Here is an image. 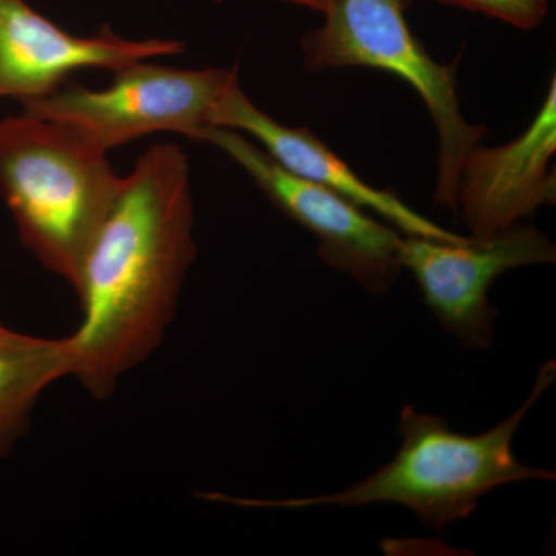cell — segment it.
<instances>
[{
    "instance_id": "obj_1",
    "label": "cell",
    "mask_w": 556,
    "mask_h": 556,
    "mask_svg": "<svg viewBox=\"0 0 556 556\" xmlns=\"http://www.w3.org/2000/svg\"><path fill=\"white\" fill-rule=\"evenodd\" d=\"M185 150L156 144L121 178L75 289L83 320L72 338V378L98 401L159 350L197 257Z\"/></svg>"
},
{
    "instance_id": "obj_6",
    "label": "cell",
    "mask_w": 556,
    "mask_h": 556,
    "mask_svg": "<svg viewBox=\"0 0 556 556\" xmlns=\"http://www.w3.org/2000/svg\"><path fill=\"white\" fill-rule=\"evenodd\" d=\"M197 141L222 149L289 218L313 232L327 265L353 277L372 294L393 287L402 270V239L396 230L376 222L334 190L283 169L239 130L208 126Z\"/></svg>"
},
{
    "instance_id": "obj_8",
    "label": "cell",
    "mask_w": 556,
    "mask_h": 556,
    "mask_svg": "<svg viewBox=\"0 0 556 556\" xmlns=\"http://www.w3.org/2000/svg\"><path fill=\"white\" fill-rule=\"evenodd\" d=\"M170 39H124L104 28L78 38L43 17L25 0H0V98L24 102L53 93L80 68L112 72L139 61L182 53Z\"/></svg>"
},
{
    "instance_id": "obj_4",
    "label": "cell",
    "mask_w": 556,
    "mask_h": 556,
    "mask_svg": "<svg viewBox=\"0 0 556 556\" xmlns=\"http://www.w3.org/2000/svg\"><path fill=\"white\" fill-rule=\"evenodd\" d=\"M413 0H325V22L302 40L311 70L369 67L404 79L426 102L439 135L434 201L457 212L459 174L485 127L467 123L456 93V65L438 64L409 28Z\"/></svg>"
},
{
    "instance_id": "obj_2",
    "label": "cell",
    "mask_w": 556,
    "mask_h": 556,
    "mask_svg": "<svg viewBox=\"0 0 556 556\" xmlns=\"http://www.w3.org/2000/svg\"><path fill=\"white\" fill-rule=\"evenodd\" d=\"M555 362L543 365L529 397L500 426L481 434L452 430L441 417L405 405L401 413L402 445L396 456L375 475L343 492L300 500L254 501L212 495L244 507H356L391 503L409 508L420 525L441 530L466 519L479 500L497 486L532 479H555L554 471L525 466L511 442L538 399L554 383Z\"/></svg>"
},
{
    "instance_id": "obj_5",
    "label": "cell",
    "mask_w": 556,
    "mask_h": 556,
    "mask_svg": "<svg viewBox=\"0 0 556 556\" xmlns=\"http://www.w3.org/2000/svg\"><path fill=\"white\" fill-rule=\"evenodd\" d=\"M239 83L232 68L181 70L135 62L116 72L104 90L73 86L24 102V113L56 121L108 153L135 139L174 131L193 141L211 126L212 113Z\"/></svg>"
},
{
    "instance_id": "obj_9",
    "label": "cell",
    "mask_w": 556,
    "mask_h": 556,
    "mask_svg": "<svg viewBox=\"0 0 556 556\" xmlns=\"http://www.w3.org/2000/svg\"><path fill=\"white\" fill-rule=\"evenodd\" d=\"M556 80L525 134L501 148L475 146L459 174L457 208L473 237H489L554 204L556 179Z\"/></svg>"
},
{
    "instance_id": "obj_14",
    "label": "cell",
    "mask_w": 556,
    "mask_h": 556,
    "mask_svg": "<svg viewBox=\"0 0 556 556\" xmlns=\"http://www.w3.org/2000/svg\"><path fill=\"white\" fill-rule=\"evenodd\" d=\"M2 327H3V325H0V328H2Z\"/></svg>"
},
{
    "instance_id": "obj_11",
    "label": "cell",
    "mask_w": 556,
    "mask_h": 556,
    "mask_svg": "<svg viewBox=\"0 0 556 556\" xmlns=\"http://www.w3.org/2000/svg\"><path fill=\"white\" fill-rule=\"evenodd\" d=\"M73 364L70 336L46 339L0 328V463L27 434L43 391L70 378Z\"/></svg>"
},
{
    "instance_id": "obj_13",
    "label": "cell",
    "mask_w": 556,
    "mask_h": 556,
    "mask_svg": "<svg viewBox=\"0 0 556 556\" xmlns=\"http://www.w3.org/2000/svg\"><path fill=\"white\" fill-rule=\"evenodd\" d=\"M288 2L298 3V5L308 7V9L324 10L325 0H288Z\"/></svg>"
},
{
    "instance_id": "obj_7",
    "label": "cell",
    "mask_w": 556,
    "mask_h": 556,
    "mask_svg": "<svg viewBox=\"0 0 556 556\" xmlns=\"http://www.w3.org/2000/svg\"><path fill=\"white\" fill-rule=\"evenodd\" d=\"M399 260L415 276L439 324L468 350H485L497 316L489 302L493 281L506 270L555 263L556 249L540 230L515 225L466 244L407 237Z\"/></svg>"
},
{
    "instance_id": "obj_3",
    "label": "cell",
    "mask_w": 556,
    "mask_h": 556,
    "mask_svg": "<svg viewBox=\"0 0 556 556\" xmlns=\"http://www.w3.org/2000/svg\"><path fill=\"white\" fill-rule=\"evenodd\" d=\"M121 178L72 127L24 112L0 119V197L22 244L72 288Z\"/></svg>"
},
{
    "instance_id": "obj_12",
    "label": "cell",
    "mask_w": 556,
    "mask_h": 556,
    "mask_svg": "<svg viewBox=\"0 0 556 556\" xmlns=\"http://www.w3.org/2000/svg\"><path fill=\"white\" fill-rule=\"evenodd\" d=\"M447 5L482 13L519 30L535 28L546 17L551 0H439Z\"/></svg>"
},
{
    "instance_id": "obj_10",
    "label": "cell",
    "mask_w": 556,
    "mask_h": 556,
    "mask_svg": "<svg viewBox=\"0 0 556 556\" xmlns=\"http://www.w3.org/2000/svg\"><path fill=\"white\" fill-rule=\"evenodd\" d=\"M211 126L244 131L283 169L334 190L358 207L369 208L407 237L452 244H466L473 239L441 228L437 223L417 214L393 193L367 185L313 131L305 127L283 126L262 112L243 93L239 83L230 87L218 102L212 113Z\"/></svg>"
}]
</instances>
